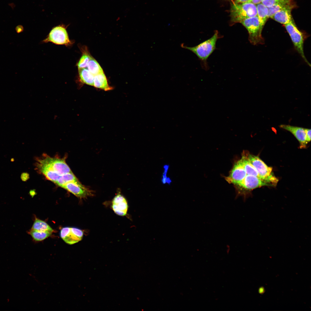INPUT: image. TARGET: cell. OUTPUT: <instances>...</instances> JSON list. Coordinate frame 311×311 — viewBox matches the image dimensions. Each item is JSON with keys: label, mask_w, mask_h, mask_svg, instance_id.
<instances>
[{"label": "cell", "mask_w": 311, "mask_h": 311, "mask_svg": "<svg viewBox=\"0 0 311 311\" xmlns=\"http://www.w3.org/2000/svg\"><path fill=\"white\" fill-rule=\"evenodd\" d=\"M221 36L216 31L210 38L193 47H188L181 44L182 48L189 50L195 54L205 66L207 65V60L216 49L217 40Z\"/></svg>", "instance_id": "obj_1"}, {"label": "cell", "mask_w": 311, "mask_h": 311, "mask_svg": "<svg viewBox=\"0 0 311 311\" xmlns=\"http://www.w3.org/2000/svg\"><path fill=\"white\" fill-rule=\"evenodd\" d=\"M257 16L256 5L250 2H234L231 5L230 17L232 22L240 23L244 19Z\"/></svg>", "instance_id": "obj_2"}, {"label": "cell", "mask_w": 311, "mask_h": 311, "mask_svg": "<svg viewBox=\"0 0 311 311\" xmlns=\"http://www.w3.org/2000/svg\"><path fill=\"white\" fill-rule=\"evenodd\" d=\"M240 23L248 31L249 40L251 43L255 45L264 43L261 35L263 28L261 26L257 16L244 19Z\"/></svg>", "instance_id": "obj_3"}, {"label": "cell", "mask_w": 311, "mask_h": 311, "mask_svg": "<svg viewBox=\"0 0 311 311\" xmlns=\"http://www.w3.org/2000/svg\"><path fill=\"white\" fill-rule=\"evenodd\" d=\"M247 157L263 180L273 186L276 184L278 179L273 174L272 167L267 166L258 156L249 154Z\"/></svg>", "instance_id": "obj_4"}, {"label": "cell", "mask_w": 311, "mask_h": 311, "mask_svg": "<svg viewBox=\"0 0 311 311\" xmlns=\"http://www.w3.org/2000/svg\"><path fill=\"white\" fill-rule=\"evenodd\" d=\"M284 25L291 37L295 49L305 62L310 67V64L307 60L304 54V37L303 33L298 29L294 22Z\"/></svg>", "instance_id": "obj_5"}, {"label": "cell", "mask_w": 311, "mask_h": 311, "mask_svg": "<svg viewBox=\"0 0 311 311\" xmlns=\"http://www.w3.org/2000/svg\"><path fill=\"white\" fill-rule=\"evenodd\" d=\"M66 27L63 24L54 27L50 31L47 37L43 41L52 42L58 45H64L67 46H71L74 43L69 39L66 30Z\"/></svg>", "instance_id": "obj_6"}, {"label": "cell", "mask_w": 311, "mask_h": 311, "mask_svg": "<svg viewBox=\"0 0 311 311\" xmlns=\"http://www.w3.org/2000/svg\"><path fill=\"white\" fill-rule=\"evenodd\" d=\"M53 231L46 222L36 218L28 233L35 240L40 241L50 236Z\"/></svg>", "instance_id": "obj_7"}, {"label": "cell", "mask_w": 311, "mask_h": 311, "mask_svg": "<svg viewBox=\"0 0 311 311\" xmlns=\"http://www.w3.org/2000/svg\"><path fill=\"white\" fill-rule=\"evenodd\" d=\"M239 194L245 195L247 191L265 186H273L271 183L254 176L247 175L238 185Z\"/></svg>", "instance_id": "obj_8"}, {"label": "cell", "mask_w": 311, "mask_h": 311, "mask_svg": "<svg viewBox=\"0 0 311 311\" xmlns=\"http://www.w3.org/2000/svg\"><path fill=\"white\" fill-rule=\"evenodd\" d=\"M40 160L47 164L53 171L61 175L72 172L64 159L44 156Z\"/></svg>", "instance_id": "obj_9"}, {"label": "cell", "mask_w": 311, "mask_h": 311, "mask_svg": "<svg viewBox=\"0 0 311 311\" xmlns=\"http://www.w3.org/2000/svg\"><path fill=\"white\" fill-rule=\"evenodd\" d=\"M84 232L81 230L74 227H65L60 230V236L66 243L73 244L82 239Z\"/></svg>", "instance_id": "obj_10"}, {"label": "cell", "mask_w": 311, "mask_h": 311, "mask_svg": "<svg viewBox=\"0 0 311 311\" xmlns=\"http://www.w3.org/2000/svg\"><path fill=\"white\" fill-rule=\"evenodd\" d=\"M61 187L65 189L80 198H85L94 196V192L86 187L81 183L71 182L67 183Z\"/></svg>", "instance_id": "obj_11"}, {"label": "cell", "mask_w": 311, "mask_h": 311, "mask_svg": "<svg viewBox=\"0 0 311 311\" xmlns=\"http://www.w3.org/2000/svg\"><path fill=\"white\" fill-rule=\"evenodd\" d=\"M246 175L240 160L235 164L229 175L226 178V180L228 183L237 185L243 180Z\"/></svg>", "instance_id": "obj_12"}, {"label": "cell", "mask_w": 311, "mask_h": 311, "mask_svg": "<svg viewBox=\"0 0 311 311\" xmlns=\"http://www.w3.org/2000/svg\"><path fill=\"white\" fill-rule=\"evenodd\" d=\"M111 207L114 213L120 216L126 215L128 208L127 201L125 197L120 194L116 195L112 201Z\"/></svg>", "instance_id": "obj_13"}, {"label": "cell", "mask_w": 311, "mask_h": 311, "mask_svg": "<svg viewBox=\"0 0 311 311\" xmlns=\"http://www.w3.org/2000/svg\"><path fill=\"white\" fill-rule=\"evenodd\" d=\"M279 127L292 133L299 142L302 147H304L308 143L305 128L285 124H281Z\"/></svg>", "instance_id": "obj_14"}, {"label": "cell", "mask_w": 311, "mask_h": 311, "mask_svg": "<svg viewBox=\"0 0 311 311\" xmlns=\"http://www.w3.org/2000/svg\"><path fill=\"white\" fill-rule=\"evenodd\" d=\"M294 7V5L278 12L272 16L271 18L284 25L294 22L291 14V11Z\"/></svg>", "instance_id": "obj_15"}, {"label": "cell", "mask_w": 311, "mask_h": 311, "mask_svg": "<svg viewBox=\"0 0 311 311\" xmlns=\"http://www.w3.org/2000/svg\"><path fill=\"white\" fill-rule=\"evenodd\" d=\"M93 86L105 91L110 90L113 89V87L109 85L104 72L94 75Z\"/></svg>", "instance_id": "obj_16"}, {"label": "cell", "mask_w": 311, "mask_h": 311, "mask_svg": "<svg viewBox=\"0 0 311 311\" xmlns=\"http://www.w3.org/2000/svg\"><path fill=\"white\" fill-rule=\"evenodd\" d=\"M79 79L83 84L93 86L94 75L85 68L78 69Z\"/></svg>", "instance_id": "obj_17"}, {"label": "cell", "mask_w": 311, "mask_h": 311, "mask_svg": "<svg viewBox=\"0 0 311 311\" xmlns=\"http://www.w3.org/2000/svg\"><path fill=\"white\" fill-rule=\"evenodd\" d=\"M256 5L257 16L261 26L263 28L267 20L269 18L268 8L261 3L257 4Z\"/></svg>", "instance_id": "obj_18"}, {"label": "cell", "mask_w": 311, "mask_h": 311, "mask_svg": "<svg viewBox=\"0 0 311 311\" xmlns=\"http://www.w3.org/2000/svg\"><path fill=\"white\" fill-rule=\"evenodd\" d=\"M293 5L294 4L291 0H288L268 7V18H271L276 12Z\"/></svg>", "instance_id": "obj_19"}, {"label": "cell", "mask_w": 311, "mask_h": 311, "mask_svg": "<svg viewBox=\"0 0 311 311\" xmlns=\"http://www.w3.org/2000/svg\"><path fill=\"white\" fill-rule=\"evenodd\" d=\"M240 160L247 175L254 176L263 180L259 175L254 167L249 161L247 157L242 156Z\"/></svg>", "instance_id": "obj_20"}, {"label": "cell", "mask_w": 311, "mask_h": 311, "mask_svg": "<svg viewBox=\"0 0 311 311\" xmlns=\"http://www.w3.org/2000/svg\"><path fill=\"white\" fill-rule=\"evenodd\" d=\"M71 182L81 183L72 172L61 175L55 183L58 186L61 187L67 183Z\"/></svg>", "instance_id": "obj_21"}, {"label": "cell", "mask_w": 311, "mask_h": 311, "mask_svg": "<svg viewBox=\"0 0 311 311\" xmlns=\"http://www.w3.org/2000/svg\"><path fill=\"white\" fill-rule=\"evenodd\" d=\"M80 48L82 55L77 64L78 69L87 67L89 61L92 56L85 47H82Z\"/></svg>", "instance_id": "obj_22"}, {"label": "cell", "mask_w": 311, "mask_h": 311, "mask_svg": "<svg viewBox=\"0 0 311 311\" xmlns=\"http://www.w3.org/2000/svg\"><path fill=\"white\" fill-rule=\"evenodd\" d=\"M87 67L90 71L94 75L103 72L99 63L92 56L89 61Z\"/></svg>", "instance_id": "obj_23"}, {"label": "cell", "mask_w": 311, "mask_h": 311, "mask_svg": "<svg viewBox=\"0 0 311 311\" xmlns=\"http://www.w3.org/2000/svg\"><path fill=\"white\" fill-rule=\"evenodd\" d=\"M288 0H263L261 3L267 7Z\"/></svg>", "instance_id": "obj_24"}, {"label": "cell", "mask_w": 311, "mask_h": 311, "mask_svg": "<svg viewBox=\"0 0 311 311\" xmlns=\"http://www.w3.org/2000/svg\"><path fill=\"white\" fill-rule=\"evenodd\" d=\"M168 170V169L167 168H164V171L161 180L162 183L163 184L167 183L168 185H170L172 182V180L170 178L167 176V174Z\"/></svg>", "instance_id": "obj_25"}, {"label": "cell", "mask_w": 311, "mask_h": 311, "mask_svg": "<svg viewBox=\"0 0 311 311\" xmlns=\"http://www.w3.org/2000/svg\"><path fill=\"white\" fill-rule=\"evenodd\" d=\"M305 131L306 136V141L308 142L311 141V129L305 128Z\"/></svg>", "instance_id": "obj_26"}, {"label": "cell", "mask_w": 311, "mask_h": 311, "mask_svg": "<svg viewBox=\"0 0 311 311\" xmlns=\"http://www.w3.org/2000/svg\"><path fill=\"white\" fill-rule=\"evenodd\" d=\"M21 179L23 181H25L27 180L29 178V175L26 172H23L22 173L21 177Z\"/></svg>", "instance_id": "obj_27"}, {"label": "cell", "mask_w": 311, "mask_h": 311, "mask_svg": "<svg viewBox=\"0 0 311 311\" xmlns=\"http://www.w3.org/2000/svg\"><path fill=\"white\" fill-rule=\"evenodd\" d=\"M263 0H251L249 1L253 4L256 5L260 3H261Z\"/></svg>", "instance_id": "obj_28"}, {"label": "cell", "mask_w": 311, "mask_h": 311, "mask_svg": "<svg viewBox=\"0 0 311 311\" xmlns=\"http://www.w3.org/2000/svg\"><path fill=\"white\" fill-rule=\"evenodd\" d=\"M235 2L237 3H244L249 2V0H234Z\"/></svg>", "instance_id": "obj_29"}, {"label": "cell", "mask_w": 311, "mask_h": 311, "mask_svg": "<svg viewBox=\"0 0 311 311\" xmlns=\"http://www.w3.org/2000/svg\"><path fill=\"white\" fill-rule=\"evenodd\" d=\"M250 0H249V2L250 1Z\"/></svg>", "instance_id": "obj_30"}]
</instances>
